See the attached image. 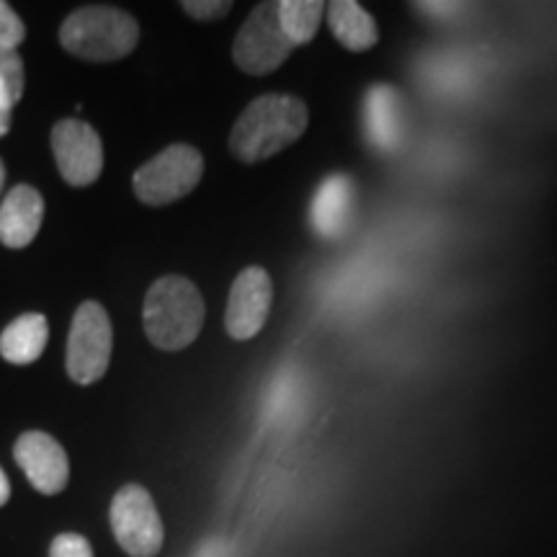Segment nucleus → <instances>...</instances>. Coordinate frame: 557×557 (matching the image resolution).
Segmentation results:
<instances>
[{"instance_id":"f257e3e1","label":"nucleus","mask_w":557,"mask_h":557,"mask_svg":"<svg viewBox=\"0 0 557 557\" xmlns=\"http://www.w3.org/2000/svg\"><path fill=\"white\" fill-rule=\"evenodd\" d=\"M308 124V103L299 96L267 94L243 109L227 143L240 163H261L295 145Z\"/></svg>"},{"instance_id":"f03ea898","label":"nucleus","mask_w":557,"mask_h":557,"mask_svg":"<svg viewBox=\"0 0 557 557\" xmlns=\"http://www.w3.org/2000/svg\"><path fill=\"white\" fill-rule=\"evenodd\" d=\"M205 297L186 276H163L145 297V333L163 351L191 346L205 325Z\"/></svg>"},{"instance_id":"7ed1b4c3","label":"nucleus","mask_w":557,"mask_h":557,"mask_svg":"<svg viewBox=\"0 0 557 557\" xmlns=\"http://www.w3.org/2000/svg\"><path fill=\"white\" fill-rule=\"evenodd\" d=\"M60 41L81 60H122L139 41V24L127 11L111 5H83L60 26Z\"/></svg>"},{"instance_id":"20e7f679","label":"nucleus","mask_w":557,"mask_h":557,"mask_svg":"<svg viewBox=\"0 0 557 557\" xmlns=\"http://www.w3.org/2000/svg\"><path fill=\"white\" fill-rule=\"evenodd\" d=\"M205 176V158L191 145H171L135 173V194L150 207L173 205L197 189Z\"/></svg>"},{"instance_id":"39448f33","label":"nucleus","mask_w":557,"mask_h":557,"mask_svg":"<svg viewBox=\"0 0 557 557\" xmlns=\"http://www.w3.org/2000/svg\"><path fill=\"white\" fill-rule=\"evenodd\" d=\"M109 521L116 545L129 557H156L163 547V519L148 487L122 485L111 498Z\"/></svg>"},{"instance_id":"423d86ee","label":"nucleus","mask_w":557,"mask_h":557,"mask_svg":"<svg viewBox=\"0 0 557 557\" xmlns=\"http://www.w3.org/2000/svg\"><path fill=\"white\" fill-rule=\"evenodd\" d=\"M111 346H114V331H111L109 312L99 302H83L75 310L67 336L65 367L70 380L78 385L99 382L109 369Z\"/></svg>"},{"instance_id":"0eeeda50","label":"nucleus","mask_w":557,"mask_h":557,"mask_svg":"<svg viewBox=\"0 0 557 557\" xmlns=\"http://www.w3.org/2000/svg\"><path fill=\"white\" fill-rule=\"evenodd\" d=\"M292 52H295V45L282 29L278 3H274V0L256 5L233 41L235 65L248 75L274 73L276 67H282L289 60Z\"/></svg>"},{"instance_id":"6e6552de","label":"nucleus","mask_w":557,"mask_h":557,"mask_svg":"<svg viewBox=\"0 0 557 557\" xmlns=\"http://www.w3.org/2000/svg\"><path fill=\"white\" fill-rule=\"evenodd\" d=\"M52 152L60 176L70 186H88L103 171V145L99 132L83 120H62L52 129Z\"/></svg>"},{"instance_id":"1a4fd4ad","label":"nucleus","mask_w":557,"mask_h":557,"mask_svg":"<svg viewBox=\"0 0 557 557\" xmlns=\"http://www.w3.org/2000/svg\"><path fill=\"white\" fill-rule=\"evenodd\" d=\"M274 284L267 269L248 267L233 282L225 312V329L233 341H250L267 325Z\"/></svg>"},{"instance_id":"9d476101","label":"nucleus","mask_w":557,"mask_h":557,"mask_svg":"<svg viewBox=\"0 0 557 557\" xmlns=\"http://www.w3.org/2000/svg\"><path fill=\"white\" fill-rule=\"evenodd\" d=\"M18 468L29 478L34 491L41 496H58L67 487L70 462L65 449L58 438L45 434V431H26L18 436L13 447Z\"/></svg>"},{"instance_id":"9b49d317","label":"nucleus","mask_w":557,"mask_h":557,"mask_svg":"<svg viewBox=\"0 0 557 557\" xmlns=\"http://www.w3.org/2000/svg\"><path fill=\"white\" fill-rule=\"evenodd\" d=\"M45 220V199L29 184H18L0 205V240L9 248H26Z\"/></svg>"},{"instance_id":"f8f14e48","label":"nucleus","mask_w":557,"mask_h":557,"mask_svg":"<svg viewBox=\"0 0 557 557\" xmlns=\"http://www.w3.org/2000/svg\"><path fill=\"white\" fill-rule=\"evenodd\" d=\"M354 212V184L348 176H331L320 184V189L312 199L310 222L318 235L323 238H336L348 227Z\"/></svg>"},{"instance_id":"ddd939ff","label":"nucleus","mask_w":557,"mask_h":557,"mask_svg":"<svg viewBox=\"0 0 557 557\" xmlns=\"http://www.w3.org/2000/svg\"><path fill=\"white\" fill-rule=\"evenodd\" d=\"M329 26L348 52H367L380 41L377 21L357 0H333L325 5Z\"/></svg>"},{"instance_id":"4468645a","label":"nucleus","mask_w":557,"mask_h":557,"mask_svg":"<svg viewBox=\"0 0 557 557\" xmlns=\"http://www.w3.org/2000/svg\"><path fill=\"white\" fill-rule=\"evenodd\" d=\"M47 341H50V325L39 312L21 315L0 333V357L9 364H32L45 354Z\"/></svg>"},{"instance_id":"2eb2a0df","label":"nucleus","mask_w":557,"mask_h":557,"mask_svg":"<svg viewBox=\"0 0 557 557\" xmlns=\"http://www.w3.org/2000/svg\"><path fill=\"white\" fill-rule=\"evenodd\" d=\"M398 96L393 88L377 86L367 96V132L369 143L380 150L395 148L398 143Z\"/></svg>"},{"instance_id":"dca6fc26","label":"nucleus","mask_w":557,"mask_h":557,"mask_svg":"<svg viewBox=\"0 0 557 557\" xmlns=\"http://www.w3.org/2000/svg\"><path fill=\"white\" fill-rule=\"evenodd\" d=\"M325 16V3L320 0H282L278 3V21L295 47L315 39L320 21Z\"/></svg>"},{"instance_id":"f3484780","label":"nucleus","mask_w":557,"mask_h":557,"mask_svg":"<svg viewBox=\"0 0 557 557\" xmlns=\"http://www.w3.org/2000/svg\"><path fill=\"white\" fill-rule=\"evenodd\" d=\"M24 96V62L18 50L0 45V103L16 107Z\"/></svg>"},{"instance_id":"a211bd4d","label":"nucleus","mask_w":557,"mask_h":557,"mask_svg":"<svg viewBox=\"0 0 557 557\" xmlns=\"http://www.w3.org/2000/svg\"><path fill=\"white\" fill-rule=\"evenodd\" d=\"M24 39H26L24 21L18 18V13L13 11L9 3H3V0H0V45L18 50V45Z\"/></svg>"},{"instance_id":"6ab92c4d","label":"nucleus","mask_w":557,"mask_h":557,"mask_svg":"<svg viewBox=\"0 0 557 557\" xmlns=\"http://www.w3.org/2000/svg\"><path fill=\"white\" fill-rule=\"evenodd\" d=\"M50 557H94V547L78 532H62L52 540Z\"/></svg>"},{"instance_id":"aec40b11","label":"nucleus","mask_w":557,"mask_h":557,"mask_svg":"<svg viewBox=\"0 0 557 557\" xmlns=\"http://www.w3.org/2000/svg\"><path fill=\"white\" fill-rule=\"evenodd\" d=\"M181 9L197 21H218L233 11V3H225V0H186V3H181Z\"/></svg>"},{"instance_id":"412c9836","label":"nucleus","mask_w":557,"mask_h":557,"mask_svg":"<svg viewBox=\"0 0 557 557\" xmlns=\"http://www.w3.org/2000/svg\"><path fill=\"white\" fill-rule=\"evenodd\" d=\"M418 13H426L431 18H451L457 11H462L459 3H416Z\"/></svg>"},{"instance_id":"4be33fe9","label":"nucleus","mask_w":557,"mask_h":557,"mask_svg":"<svg viewBox=\"0 0 557 557\" xmlns=\"http://www.w3.org/2000/svg\"><path fill=\"white\" fill-rule=\"evenodd\" d=\"M11 107H5V103H0V137L9 135L11 129Z\"/></svg>"},{"instance_id":"5701e85b","label":"nucleus","mask_w":557,"mask_h":557,"mask_svg":"<svg viewBox=\"0 0 557 557\" xmlns=\"http://www.w3.org/2000/svg\"><path fill=\"white\" fill-rule=\"evenodd\" d=\"M11 498V483H9V475H5L3 468H0V508L9 504Z\"/></svg>"},{"instance_id":"b1692460","label":"nucleus","mask_w":557,"mask_h":557,"mask_svg":"<svg viewBox=\"0 0 557 557\" xmlns=\"http://www.w3.org/2000/svg\"><path fill=\"white\" fill-rule=\"evenodd\" d=\"M3 181H5V169L3 163H0V191H3Z\"/></svg>"}]
</instances>
